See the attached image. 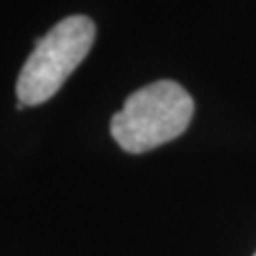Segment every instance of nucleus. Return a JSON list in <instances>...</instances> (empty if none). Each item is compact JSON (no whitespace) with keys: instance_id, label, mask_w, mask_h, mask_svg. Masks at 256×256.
I'll return each instance as SVG.
<instances>
[{"instance_id":"obj_1","label":"nucleus","mask_w":256,"mask_h":256,"mask_svg":"<svg viewBox=\"0 0 256 256\" xmlns=\"http://www.w3.org/2000/svg\"><path fill=\"white\" fill-rule=\"evenodd\" d=\"M194 114V102L180 84L160 79L124 100L111 120V134L130 154H143L178 139Z\"/></svg>"},{"instance_id":"obj_2","label":"nucleus","mask_w":256,"mask_h":256,"mask_svg":"<svg viewBox=\"0 0 256 256\" xmlns=\"http://www.w3.org/2000/svg\"><path fill=\"white\" fill-rule=\"evenodd\" d=\"M94 38L96 26L86 15H70L45 36H38L18 77V107L43 105L58 94L70 73L90 54Z\"/></svg>"},{"instance_id":"obj_3","label":"nucleus","mask_w":256,"mask_h":256,"mask_svg":"<svg viewBox=\"0 0 256 256\" xmlns=\"http://www.w3.org/2000/svg\"><path fill=\"white\" fill-rule=\"evenodd\" d=\"M254 256H256V254H254Z\"/></svg>"}]
</instances>
